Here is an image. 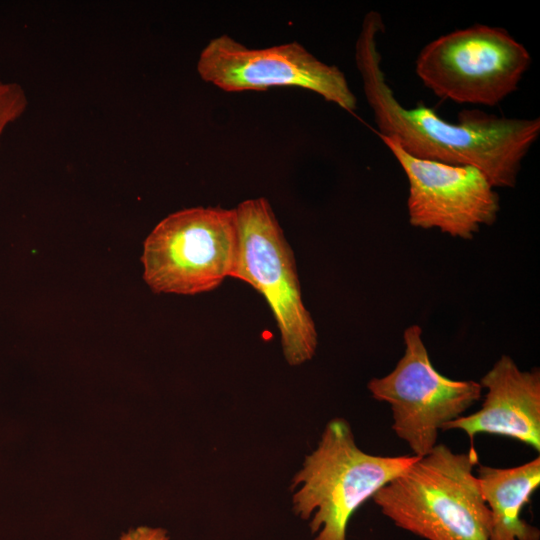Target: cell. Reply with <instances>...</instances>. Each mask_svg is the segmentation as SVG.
Returning <instances> with one entry per match:
<instances>
[{"label":"cell","mask_w":540,"mask_h":540,"mask_svg":"<svg viewBox=\"0 0 540 540\" xmlns=\"http://www.w3.org/2000/svg\"><path fill=\"white\" fill-rule=\"evenodd\" d=\"M384 29L382 16L368 12L355 44L356 67L379 136L415 158L473 166L494 187H514L521 163L539 136L540 119L462 110L452 123L425 105L402 106L381 67L377 39Z\"/></svg>","instance_id":"6da1fadb"},{"label":"cell","mask_w":540,"mask_h":540,"mask_svg":"<svg viewBox=\"0 0 540 540\" xmlns=\"http://www.w3.org/2000/svg\"><path fill=\"white\" fill-rule=\"evenodd\" d=\"M473 447L437 444L372 497L395 526L426 540H489L490 511L473 469Z\"/></svg>","instance_id":"7a4b0ae2"},{"label":"cell","mask_w":540,"mask_h":540,"mask_svg":"<svg viewBox=\"0 0 540 540\" xmlns=\"http://www.w3.org/2000/svg\"><path fill=\"white\" fill-rule=\"evenodd\" d=\"M418 458L366 453L357 446L350 424L334 418L292 479L293 511L310 519L313 540H347L355 511Z\"/></svg>","instance_id":"3957f363"},{"label":"cell","mask_w":540,"mask_h":540,"mask_svg":"<svg viewBox=\"0 0 540 540\" xmlns=\"http://www.w3.org/2000/svg\"><path fill=\"white\" fill-rule=\"evenodd\" d=\"M234 210L238 248L231 277L264 297L275 318L285 360L291 366L301 365L313 358L318 336L303 303L293 251L266 198L244 200Z\"/></svg>","instance_id":"277c9868"},{"label":"cell","mask_w":540,"mask_h":540,"mask_svg":"<svg viewBox=\"0 0 540 540\" xmlns=\"http://www.w3.org/2000/svg\"><path fill=\"white\" fill-rule=\"evenodd\" d=\"M237 248L234 209H182L162 219L146 237L143 279L155 293L209 292L231 277Z\"/></svg>","instance_id":"5b68a950"},{"label":"cell","mask_w":540,"mask_h":540,"mask_svg":"<svg viewBox=\"0 0 540 540\" xmlns=\"http://www.w3.org/2000/svg\"><path fill=\"white\" fill-rule=\"evenodd\" d=\"M530 63L528 50L507 30L477 24L425 45L415 71L439 98L494 106L518 89Z\"/></svg>","instance_id":"8992f818"},{"label":"cell","mask_w":540,"mask_h":540,"mask_svg":"<svg viewBox=\"0 0 540 540\" xmlns=\"http://www.w3.org/2000/svg\"><path fill=\"white\" fill-rule=\"evenodd\" d=\"M421 335L418 325L408 327L405 352L395 368L367 384L374 399L390 405L393 431L418 457L432 451L439 432L479 401L483 390L479 382L453 380L439 373Z\"/></svg>","instance_id":"52a82bcc"},{"label":"cell","mask_w":540,"mask_h":540,"mask_svg":"<svg viewBox=\"0 0 540 540\" xmlns=\"http://www.w3.org/2000/svg\"><path fill=\"white\" fill-rule=\"evenodd\" d=\"M196 69L202 80L226 92L298 87L349 112L357 107V98L345 74L295 41L249 48L222 34L212 38L202 49Z\"/></svg>","instance_id":"ba28073f"},{"label":"cell","mask_w":540,"mask_h":540,"mask_svg":"<svg viewBox=\"0 0 540 540\" xmlns=\"http://www.w3.org/2000/svg\"><path fill=\"white\" fill-rule=\"evenodd\" d=\"M380 138L407 177L412 226L471 239L481 226L496 221L499 196L479 169L415 158L389 139Z\"/></svg>","instance_id":"9c48e42d"},{"label":"cell","mask_w":540,"mask_h":540,"mask_svg":"<svg viewBox=\"0 0 540 540\" xmlns=\"http://www.w3.org/2000/svg\"><path fill=\"white\" fill-rule=\"evenodd\" d=\"M487 389L481 408L449 422L443 429L465 432L473 446L477 434L505 436L540 451V372L522 371L501 356L479 382Z\"/></svg>","instance_id":"30bf717a"},{"label":"cell","mask_w":540,"mask_h":540,"mask_svg":"<svg viewBox=\"0 0 540 540\" xmlns=\"http://www.w3.org/2000/svg\"><path fill=\"white\" fill-rule=\"evenodd\" d=\"M477 480L490 511L489 540H540V530L521 517L540 485V457L515 467L480 465Z\"/></svg>","instance_id":"8fae6325"},{"label":"cell","mask_w":540,"mask_h":540,"mask_svg":"<svg viewBox=\"0 0 540 540\" xmlns=\"http://www.w3.org/2000/svg\"><path fill=\"white\" fill-rule=\"evenodd\" d=\"M27 107L28 97L20 84L0 81V142L7 127L18 120Z\"/></svg>","instance_id":"7c38bea8"},{"label":"cell","mask_w":540,"mask_h":540,"mask_svg":"<svg viewBox=\"0 0 540 540\" xmlns=\"http://www.w3.org/2000/svg\"><path fill=\"white\" fill-rule=\"evenodd\" d=\"M168 532L162 527L138 526L123 533L117 540H169Z\"/></svg>","instance_id":"4fadbf2b"}]
</instances>
